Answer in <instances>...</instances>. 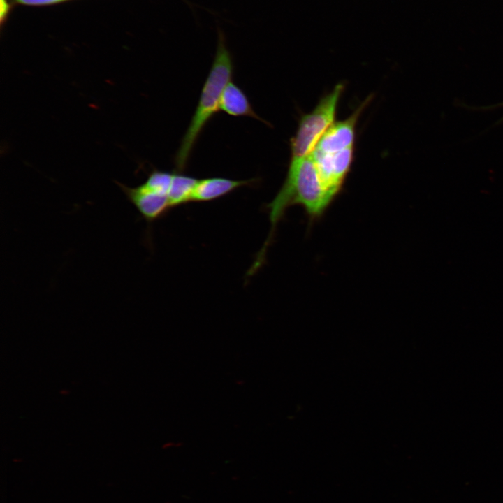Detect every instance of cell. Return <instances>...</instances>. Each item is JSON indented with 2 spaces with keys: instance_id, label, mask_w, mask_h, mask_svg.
I'll return each instance as SVG.
<instances>
[{
  "instance_id": "6da1fadb",
  "label": "cell",
  "mask_w": 503,
  "mask_h": 503,
  "mask_svg": "<svg viewBox=\"0 0 503 503\" xmlns=\"http://www.w3.org/2000/svg\"><path fill=\"white\" fill-rule=\"evenodd\" d=\"M233 64L224 35L219 34L214 59L207 78L203 85L200 99L190 124L182 139L175 156V169L184 170L193 148L209 120L220 110L219 104L222 92L231 81Z\"/></svg>"
},
{
  "instance_id": "7a4b0ae2",
  "label": "cell",
  "mask_w": 503,
  "mask_h": 503,
  "mask_svg": "<svg viewBox=\"0 0 503 503\" xmlns=\"http://www.w3.org/2000/svg\"><path fill=\"white\" fill-rule=\"evenodd\" d=\"M342 84L323 96L311 112L302 116L295 136L290 142V164H295L310 155L325 132L333 124Z\"/></svg>"
},
{
  "instance_id": "3957f363",
  "label": "cell",
  "mask_w": 503,
  "mask_h": 503,
  "mask_svg": "<svg viewBox=\"0 0 503 503\" xmlns=\"http://www.w3.org/2000/svg\"><path fill=\"white\" fill-rule=\"evenodd\" d=\"M311 156L325 187L336 197L350 170L353 147L332 153L314 150Z\"/></svg>"
},
{
  "instance_id": "277c9868",
  "label": "cell",
  "mask_w": 503,
  "mask_h": 503,
  "mask_svg": "<svg viewBox=\"0 0 503 503\" xmlns=\"http://www.w3.org/2000/svg\"><path fill=\"white\" fill-rule=\"evenodd\" d=\"M117 184L147 222L161 218L171 208L167 195L150 190L143 184L135 187Z\"/></svg>"
},
{
  "instance_id": "5b68a950",
  "label": "cell",
  "mask_w": 503,
  "mask_h": 503,
  "mask_svg": "<svg viewBox=\"0 0 503 503\" xmlns=\"http://www.w3.org/2000/svg\"><path fill=\"white\" fill-rule=\"evenodd\" d=\"M365 103L347 119L333 124L323 135L314 150L332 153L353 147L356 125Z\"/></svg>"
},
{
  "instance_id": "8992f818",
  "label": "cell",
  "mask_w": 503,
  "mask_h": 503,
  "mask_svg": "<svg viewBox=\"0 0 503 503\" xmlns=\"http://www.w3.org/2000/svg\"><path fill=\"white\" fill-rule=\"evenodd\" d=\"M256 179L236 180L224 177H209L198 180L193 191L191 202H207L223 197L236 189L252 185Z\"/></svg>"
},
{
  "instance_id": "52a82bcc",
  "label": "cell",
  "mask_w": 503,
  "mask_h": 503,
  "mask_svg": "<svg viewBox=\"0 0 503 503\" xmlns=\"http://www.w3.org/2000/svg\"><path fill=\"white\" fill-rule=\"evenodd\" d=\"M219 109L231 116H247L264 122L255 112L244 92L231 81L222 92Z\"/></svg>"
},
{
  "instance_id": "ba28073f",
  "label": "cell",
  "mask_w": 503,
  "mask_h": 503,
  "mask_svg": "<svg viewBox=\"0 0 503 503\" xmlns=\"http://www.w3.org/2000/svg\"><path fill=\"white\" fill-rule=\"evenodd\" d=\"M198 180L195 177L182 173H174L168 194L170 207H177L191 202Z\"/></svg>"
},
{
  "instance_id": "9c48e42d",
  "label": "cell",
  "mask_w": 503,
  "mask_h": 503,
  "mask_svg": "<svg viewBox=\"0 0 503 503\" xmlns=\"http://www.w3.org/2000/svg\"><path fill=\"white\" fill-rule=\"evenodd\" d=\"M173 175V173L154 170L143 184L150 190L168 196Z\"/></svg>"
},
{
  "instance_id": "30bf717a",
  "label": "cell",
  "mask_w": 503,
  "mask_h": 503,
  "mask_svg": "<svg viewBox=\"0 0 503 503\" xmlns=\"http://www.w3.org/2000/svg\"><path fill=\"white\" fill-rule=\"evenodd\" d=\"M16 2L29 6H43L59 3L66 0H15Z\"/></svg>"
},
{
  "instance_id": "8fae6325",
  "label": "cell",
  "mask_w": 503,
  "mask_h": 503,
  "mask_svg": "<svg viewBox=\"0 0 503 503\" xmlns=\"http://www.w3.org/2000/svg\"><path fill=\"white\" fill-rule=\"evenodd\" d=\"M501 107H503V102H500L499 103H497V104L493 105L474 108V110H492V109L498 108H501ZM502 122H503V117L497 122V124H500Z\"/></svg>"
},
{
  "instance_id": "7c38bea8",
  "label": "cell",
  "mask_w": 503,
  "mask_h": 503,
  "mask_svg": "<svg viewBox=\"0 0 503 503\" xmlns=\"http://www.w3.org/2000/svg\"><path fill=\"white\" fill-rule=\"evenodd\" d=\"M9 5L6 0H1V20H3V17L6 15L8 11Z\"/></svg>"
}]
</instances>
